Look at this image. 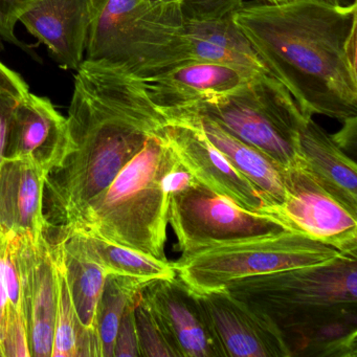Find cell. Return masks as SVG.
<instances>
[{
	"instance_id": "cell-1",
	"label": "cell",
	"mask_w": 357,
	"mask_h": 357,
	"mask_svg": "<svg viewBox=\"0 0 357 357\" xmlns=\"http://www.w3.org/2000/svg\"><path fill=\"white\" fill-rule=\"evenodd\" d=\"M233 20L305 116L357 118L356 0L243 3Z\"/></svg>"
},
{
	"instance_id": "cell-2",
	"label": "cell",
	"mask_w": 357,
	"mask_h": 357,
	"mask_svg": "<svg viewBox=\"0 0 357 357\" xmlns=\"http://www.w3.org/2000/svg\"><path fill=\"white\" fill-rule=\"evenodd\" d=\"M66 120L74 149L45 183L50 211L60 227L110 185L148 135H158L166 125L143 80L103 59H84L76 70Z\"/></svg>"
},
{
	"instance_id": "cell-3",
	"label": "cell",
	"mask_w": 357,
	"mask_h": 357,
	"mask_svg": "<svg viewBox=\"0 0 357 357\" xmlns=\"http://www.w3.org/2000/svg\"><path fill=\"white\" fill-rule=\"evenodd\" d=\"M225 288L277 326L292 356L356 357L357 255L242 278Z\"/></svg>"
},
{
	"instance_id": "cell-4",
	"label": "cell",
	"mask_w": 357,
	"mask_h": 357,
	"mask_svg": "<svg viewBox=\"0 0 357 357\" xmlns=\"http://www.w3.org/2000/svg\"><path fill=\"white\" fill-rule=\"evenodd\" d=\"M176 162L160 133L148 135L142 149L110 185L70 225L60 227V236L84 234L168 261L165 252L169 223L166 177Z\"/></svg>"
},
{
	"instance_id": "cell-5",
	"label": "cell",
	"mask_w": 357,
	"mask_h": 357,
	"mask_svg": "<svg viewBox=\"0 0 357 357\" xmlns=\"http://www.w3.org/2000/svg\"><path fill=\"white\" fill-rule=\"evenodd\" d=\"M183 22L160 0H93L85 59L122 64L142 80L188 63Z\"/></svg>"
},
{
	"instance_id": "cell-6",
	"label": "cell",
	"mask_w": 357,
	"mask_h": 357,
	"mask_svg": "<svg viewBox=\"0 0 357 357\" xmlns=\"http://www.w3.org/2000/svg\"><path fill=\"white\" fill-rule=\"evenodd\" d=\"M181 110L208 116L283 168L296 162L298 131L308 118L271 75L252 77L235 91Z\"/></svg>"
},
{
	"instance_id": "cell-7",
	"label": "cell",
	"mask_w": 357,
	"mask_h": 357,
	"mask_svg": "<svg viewBox=\"0 0 357 357\" xmlns=\"http://www.w3.org/2000/svg\"><path fill=\"white\" fill-rule=\"evenodd\" d=\"M340 254L308 236L285 231L213 244L181 255L172 264L179 279L194 292L202 294L242 278L328 262Z\"/></svg>"
},
{
	"instance_id": "cell-8",
	"label": "cell",
	"mask_w": 357,
	"mask_h": 357,
	"mask_svg": "<svg viewBox=\"0 0 357 357\" xmlns=\"http://www.w3.org/2000/svg\"><path fill=\"white\" fill-rule=\"evenodd\" d=\"M168 222L181 255L213 244L289 231L277 219L243 210L197 181L169 197Z\"/></svg>"
},
{
	"instance_id": "cell-9",
	"label": "cell",
	"mask_w": 357,
	"mask_h": 357,
	"mask_svg": "<svg viewBox=\"0 0 357 357\" xmlns=\"http://www.w3.org/2000/svg\"><path fill=\"white\" fill-rule=\"evenodd\" d=\"M283 202L261 206L257 213L340 252L357 255V215L326 191L298 158L283 168Z\"/></svg>"
},
{
	"instance_id": "cell-10",
	"label": "cell",
	"mask_w": 357,
	"mask_h": 357,
	"mask_svg": "<svg viewBox=\"0 0 357 357\" xmlns=\"http://www.w3.org/2000/svg\"><path fill=\"white\" fill-rule=\"evenodd\" d=\"M220 357H292L277 326L225 288L197 294Z\"/></svg>"
},
{
	"instance_id": "cell-11",
	"label": "cell",
	"mask_w": 357,
	"mask_h": 357,
	"mask_svg": "<svg viewBox=\"0 0 357 357\" xmlns=\"http://www.w3.org/2000/svg\"><path fill=\"white\" fill-rule=\"evenodd\" d=\"M20 275L22 309L31 355L52 356L57 312V275L53 243L40 237L13 234Z\"/></svg>"
},
{
	"instance_id": "cell-12",
	"label": "cell",
	"mask_w": 357,
	"mask_h": 357,
	"mask_svg": "<svg viewBox=\"0 0 357 357\" xmlns=\"http://www.w3.org/2000/svg\"><path fill=\"white\" fill-rule=\"evenodd\" d=\"M160 135L197 183L243 210L257 212L263 206L257 188L231 166L195 125L167 120Z\"/></svg>"
},
{
	"instance_id": "cell-13",
	"label": "cell",
	"mask_w": 357,
	"mask_h": 357,
	"mask_svg": "<svg viewBox=\"0 0 357 357\" xmlns=\"http://www.w3.org/2000/svg\"><path fill=\"white\" fill-rule=\"evenodd\" d=\"M73 149L68 120L49 98L30 91L17 102L6 158L31 162L51 174L63 165Z\"/></svg>"
},
{
	"instance_id": "cell-14",
	"label": "cell",
	"mask_w": 357,
	"mask_h": 357,
	"mask_svg": "<svg viewBox=\"0 0 357 357\" xmlns=\"http://www.w3.org/2000/svg\"><path fill=\"white\" fill-rule=\"evenodd\" d=\"M181 357H220L195 292L178 277L152 280L142 291Z\"/></svg>"
},
{
	"instance_id": "cell-15",
	"label": "cell",
	"mask_w": 357,
	"mask_h": 357,
	"mask_svg": "<svg viewBox=\"0 0 357 357\" xmlns=\"http://www.w3.org/2000/svg\"><path fill=\"white\" fill-rule=\"evenodd\" d=\"M93 0H36L20 18L64 70H78L85 59Z\"/></svg>"
},
{
	"instance_id": "cell-16",
	"label": "cell",
	"mask_w": 357,
	"mask_h": 357,
	"mask_svg": "<svg viewBox=\"0 0 357 357\" xmlns=\"http://www.w3.org/2000/svg\"><path fill=\"white\" fill-rule=\"evenodd\" d=\"M252 78L231 66L193 61L145 79L143 83L150 102L164 114L235 91Z\"/></svg>"
},
{
	"instance_id": "cell-17",
	"label": "cell",
	"mask_w": 357,
	"mask_h": 357,
	"mask_svg": "<svg viewBox=\"0 0 357 357\" xmlns=\"http://www.w3.org/2000/svg\"><path fill=\"white\" fill-rule=\"evenodd\" d=\"M45 169L5 158L0 168V225L18 236L47 235L51 222L43 213Z\"/></svg>"
},
{
	"instance_id": "cell-18",
	"label": "cell",
	"mask_w": 357,
	"mask_h": 357,
	"mask_svg": "<svg viewBox=\"0 0 357 357\" xmlns=\"http://www.w3.org/2000/svg\"><path fill=\"white\" fill-rule=\"evenodd\" d=\"M162 116L166 121H183L198 127L231 166L257 188L262 197V206L283 202L285 198L283 167L273 162L266 154L234 137L208 116L189 110H176Z\"/></svg>"
},
{
	"instance_id": "cell-19",
	"label": "cell",
	"mask_w": 357,
	"mask_h": 357,
	"mask_svg": "<svg viewBox=\"0 0 357 357\" xmlns=\"http://www.w3.org/2000/svg\"><path fill=\"white\" fill-rule=\"evenodd\" d=\"M181 47L188 62L222 64L250 77L271 75L236 26L233 15L183 24Z\"/></svg>"
},
{
	"instance_id": "cell-20",
	"label": "cell",
	"mask_w": 357,
	"mask_h": 357,
	"mask_svg": "<svg viewBox=\"0 0 357 357\" xmlns=\"http://www.w3.org/2000/svg\"><path fill=\"white\" fill-rule=\"evenodd\" d=\"M296 155L326 191L357 215L356 164L312 116L298 131Z\"/></svg>"
},
{
	"instance_id": "cell-21",
	"label": "cell",
	"mask_w": 357,
	"mask_h": 357,
	"mask_svg": "<svg viewBox=\"0 0 357 357\" xmlns=\"http://www.w3.org/2000/svg\"><path fill=\"white\" fill-rule=\"evenodd\" d=\"M60 241L63 243L66 275L79 321L77 357L102 356L99 306L107 273Z\"/></svg>"
},
{
	"instance_id": "cell-22",
	"label": "cell",
	"mask_w": 357,
	"mask_h": 357,
	"mask_svg": "<svg viewBox=\"0 0 357 357\" xmlns=\"http://www.w3.org/2000/svg\"><path fill=\"white\" fill-rule=\"evenodd\" d=\"M59 239L66 248L97 263L107 275H126L147 281L177 275L170 261L158 260L100 238L77 233L60 236Z\"/></svg>"
},
{
	"instance_id": "cell-23",
	"label": "cell",
	"mask_w": 357,
	"mask_h": 357,
	"mask_svg": "<svg viewBox=\"0 0 357 357\" xmlns=\"http://www.w3.org/2000/svg\"><path fill=\"white\" fill-rule=\"evenodd\" d=\"M150 282L126 275H107L99 306L102 357H114V342L123 314Z\"/></svg>"
},
{
	"instance_id": "cell-24",
	"label": "cell",
	"mask_w": 357,
	"mask_h": 357,
	"mask_svg": "<svg viewBox=\"0 0 357 357\" xmlns=\"http://www.w3.org/2000/svg\"><path fill=\"white\" fill-rule=\"evenodd\" d=\"M53 252L57 275V312L52 356L77 357L79 321L66 275L63 243L60 240L53 243Z\"/></svg>"
},
{
	"instance_id": "cell-25",
	"label": "cell",
	"mask_w": 357,
	"mask_h": 357,
	"mask_svg": "<svg viewBox=\"0 0 357 357\" xmlns=\"http://www.w3.org/2000/svg\"><path fill=\"white\" fill-rule=\"evenodd\" d=\"M10 307L22 310L20 275L13 233L0 225V350L7 329Z\"/></svg>"
},
{
	"instance_id": "cell-26",
	"label": "cell",
	"mask_w": 357,
	"mask_h": 357,
	"mask_svg": "<svg viewBox=\"0 0 357 357\" xmlns=\"http://www.w3.org/2000/svg\"><path fill=\"white\" fill-rule=\"evenodd\" d=\"M135 317L142 357H181L142 294Z\"/></svg>"
},
{
	"instance_id": "cell-27",
	"label": "cell",
	"mask_w": 357,
	"mask_h": 357,
	"mask_svg": "<svg viewBox=\"0 0 357 357\" xmlns=\"http://www.w3.org/2000/svg\"><path fill=\"white\" fill-rule=\"evenodd\" d=\"M28 93H30L29 85L15 70H12L5 76L0 77V168L7 152L14 108Z\"/></svg>"
},
{
	"instance_id": "cell-28",
	"label": "cell",
	"mask_w": 357,
	"mask_h": 357,
	"mask_svg": "<svg viewBox=\"0 0 357 357\" xmlns=\"http://www.w3.org/2000/svg\"><path fill=\"white\" fill-rule=\"evenodd\" d=\"M177 8L183 24L206 22L234 15L244 0H160Z\"/></svg>"
},
{
	"instance_id": "cell-29",
	"label": "cell",
	"mask_w": 357,
	"mask_h": 357,
	"mask_svg": "<svg viewBox=\"0 0 357 357\" xmlns=\"http://www.w3.org/2000/svg\"><path fill=\"white\" fill-rule=\"evenodd\" d=\"M3 357H26L31 355L26 319L22 310L9 309L7 329L1 344Z\"/></svg>"
},
{
	"instance_id": "cell-30",
	"label": "cell",
	"mask_w": 357,
	"mask_h": 357,
	"mask_svg": "<svg viewBox=\"0 0 357 357\" xmlns=\"http://www.w3.org/2000/svg\"><path fill=\"white\" fill-rule=\"evenodd\" d=\"M36 0H0V43H10L30 53L15 34L16 26L20 18L32 7Z\"/></svg>"
},
{
	"instance_id": "cell-31",
	"label": "cell",
	"mask_w": 357,
	"mask_h": 357,
	"mask_svg": "<svg viewBox=\"0 0 357 357\" xmlns=\"http://www.w3.org/2000/svg\"><path fill=\"white\" fill-rule=\"evenodd\" d=\"M141 296L127 306L123 314L114 342V357L142 356L135 317V308Z\"/></svg>"
},
{
	"instance_id": "cell-32",
	"label": "cell",
	"mask_w": 357,
	"mask_h": 357,
	"mask_svg": "<svg viewBox=\"0 0 357 357\" xmlns=\"http://www.w3.org/2000/svg\"><path fill=\"white\" fill-rule=\"evenodd\" d=\"M196 183L193 175L177 160L176 164L166 177V190L169 197L181 193Z\"/></svg>"
},
{
	"instance_id": "cell-33",
	"label": "cell",
	"mask_w": 357,
	"mask_h": 357,
	"mask_svg": "<svg viewBox=\"0 0 357 357\" xmlns=\"http://www.w3.org/2000/svg\"><path fill=\"white\" fill-rule=\"evenodd\" d=\"M344 127L340 132L336 135H331L332 139L340 148L344 147L352 142L355 145V139H356V123L357 118L350 119V120L344 121Z\"/></svg>"
},
{
	"instance_id": "cell-34",
	"label": "cell",
	"mask_w": 357,
	"mask_h": 357,
	"mask_svg": "<svg viewBox=\"0 0 357 357\" xmlns=\"http://www.w3.org/2000/svg\"><path fill=\"white\" fill-rule=\"evenodd\" d=\"M11 70L9 66H6V64L0 60V77L5 76V75H7L8 73L11 72Z\"/></svg>"
},
{
	"instance_id": "cell-35",
	"label": "cell",
	"mask_w": 357,
	"mask_h": 357,
	"mask_svg": "<svg viewBox=\"0 0 357 357\" xmlns=\"http://www.w3.org/2000/svg\"><path fill=\"white\" fill-rule=\"evenodd\" d=\"M325 1L333 3V5L347 6L348 3H350V1H352V0H325Z\"/></svg>"
},
{
	"instance_id": "cell-36",
	"label": "cell",
	"mask_w": 357,
	"mask_h": 357,
	"mask_svg": "<svg viewBox=\"0 0 357 357\" xmlns=\"http://www.w3.org/2000/svg\"><path fill=\"white\" fill-rule=\"evenodd\" d=\"M265 3H284V1H289V0H263Z\"/></svg>"
},
{
	"instance_id": "cell-37",
	"label": "cell",
	"mask_w": 357,
	"mask_h": 357,
	"mask_svg": "<svg viewBox=\"0 0 357 357\" xmlns=\"http://www.w3.org/2000/svg\"><path fill=\"white\" fill-rule=\"evenodd\" d=\"M0 356H3V353H1V350H0Z\"/></svg>"
},
{
	"instance_id": "cell-38",
	"label": "cell",
	"mask_w": 357,
	"mask_h": 357,
	"mask_svg": "<svg viewBox=\"0 0 357 357\" xmlns=\"http://www.w3.org/2000/svg\"><path fill=\"white\" fill-rule=\"evenodd\" d=\"M262 1H263V0H262Z\"/></svg>"
}]
</instances>
